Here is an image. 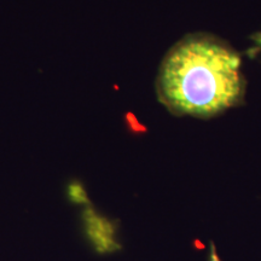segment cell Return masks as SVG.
<instances>
[{
  "label": "cell",
  "instance_id": "obj_4",
  "mask_svg": "<svg viewBox=\"0 0 261 261\" xmlns=\"http://www.w3.org/2000/svg\"><path fill=\"white\" fill-rule=\"evenodd\" d=\"M125 121H126V126H127V128H128L129 132L136 133V135H138V133L146 132V127L143 126L142 123H140L138 120H137L135 114L126 113Z\"/></svg>",
  "mask_w": 261,
  "mask_h": 261
},
{
  "label": "cell",
  "instance_id": "obj_6",
  "mask_svg": "<svg viewBox=\"0 0 261 261\" xmlns=\"http://www.w3.org/2000/svg\"><path fill=\"white\" fill-rule=\"evenodd\" d=\"M253 39L256 41L257 45H260V46H261V34H255L253 37Z\"/></svg>",
  "mask_w": 261,
  "mask_h": 261
},
{
  "label": "cell",
  "instance_id": "obj_3",
  "mask_svg": "<svg viewBox=\"0 0 261 261\" xmlns=\"http://www.w3.org/2000/svg\"><path fill=\"white\" fill-rule=\"evenodd\" d=\"M67 197L75 204L91 205L89 195L84 184L79 180H71L67 185Z\"/></svg>",
  "mask_w": 261,
  "mask_h": 261
},
{
  "label": "cell",
  "instance_id": "obj_2",
  "mask_svg": "<svg viewBox=\"0 0 261 261\" xmlns=\"http://www.w3.org/2000/svg\"><path fill=\"white\" fill-rule=\"evenodd\" d=\"M84 233L97 254L109 255L121 249L116 221L86 205L81 214Z\"/></svg>",
  "mask_w": 261,
  "mask_h": 261
},
{
  "label": "cell",
  "instance_id": "obj_1",
  "mask_svg": "<svg viewBox=\"0 0 261 261\" xmlns=\"http://www.w3.org/2000/svg\"><path fill=\"white\" fill-rule=\"evenodd\" d=\"M241 57L208 35L181 39L163 58L156 91L173 114L211 117L240 103L244 81Z\"/></svg>",
  "mask_w": 261,
  "mask_h": 261
},
{
  "label": "cell",
  "instance_id": "obj_5",
  "mask_svg": "<svg viewBox=\"0 0 261 261\" xmlns=\"http://www.w3.org/2000/svg\"><path fill=\"white\" fill-rule=\"evenodd\" d=\"M210 260L211 261H220L219 257L217 255V252H215V248L214 246H212V249H211V255H210Z\"/></svg>",
  "mask_w": 261,
  "mask_h": 261
}]
</instances>
